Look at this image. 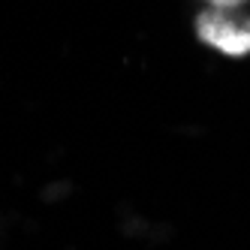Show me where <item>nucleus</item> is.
Wrapping results in <instances>:
<instances>
[{"instance_id": "f03ea898", "label": "nucleus", "mask_w": 250, "mask_h": 250, "mask_svg": "<svg viewBox=\"0 0 250 250\" xmlns=\"http://www.w3.org/2000/svg\"><path fill=\"white\" fill-rule=\"evenodd\" d=\"M244 3H247V0H208L211 9H229V12L238 9V6H244Z\"/></svg>"}, {"instance_id": "f257e3e1", "label": "nucleus", "mask_w": 250, "mask_h": 250, "mask_svg": "<svg viewBox=\"0 0 250 250\" xmlns=\"http://www.w3.org/2000/svg\"><path fill=\"white\" fill-rule=\"evenodd\" d=\"M196 33L205 45L217 48L220 55H250V15H238L235 9H202L196 15Z\"/></svg>"}]
</instances>
